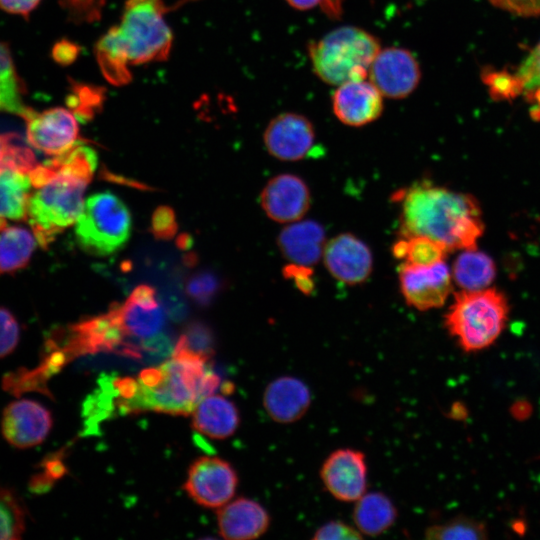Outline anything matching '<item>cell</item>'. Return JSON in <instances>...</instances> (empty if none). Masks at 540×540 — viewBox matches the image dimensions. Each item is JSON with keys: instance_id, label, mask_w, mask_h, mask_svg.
Instances as JSON below:
<instances>
[{"instance_id": "obj_1", "label": "cell", "mask_w": 540, "mask_h": 540, "mask_svg": "<svg viewBox=\"0 0 540 540\" xmlns=\"http://www.w3.org/2000/svg\"><path fill=\"white\" fill-rule=\"evenodd\" d=\"M207 361L176 345L172 357L163 364L143 370L137 378L115 379L109 392L121 412L188 415L220 384Z\"/></svg>"}, {"instance_id": "obj_2", "label": "cell", "mask_w": 540, "mask_h": 540, "mask_svg": "<svg viewBox=\"0 0 540 540\" xmlns=\"http://www.w3.org/2000/svg\"><path fill=\"white\" fill-rule=\"evenodd\" d=\"M97 164L96 151L77 142L30 171L33 189L26 219L41 247L46 248L59 233L76 223L84 207V191Z\"/></svg>"}, {"instance_id": "obj_3", "label": "cell", "mask_w": 540, "mask_h": 540, "mask_svg": "<svg viewBox=\"0 0 540 540\" xmlns=\"http://www.w3.org/2000/svg\"><path fill=\"white\" fill-rule=\"evenodd\" d=\"M394 198L402 236H426L448 251L476 248L484 224L473 196L421 182L396 192Z\"/></svg>"}, {"instance_id": "obj_4", "label": "cell", "mask_w": 540, "mask_h": 540, "mask_svg": "<svg viewBox=\"0 0 540 540\" xmlns=\"http://www.w3.org/2000/svg\"><path fill=\"white\" fill-rule=\"evenodd\" d=\"M381 45L370 32L356 26H340L312 42L308 55L315 75L338 86L368 78V71Z\"/></svg>"}, {"instance_id": "obj_5", "label": "cell", "mask_w": 540, "mask_h": 540, "mask_svg": "<svg viewBox=\"0 0 540 540\" xmlns=\"http://www.w3.org/2000/svg\"><path fill=\"white\" fill-rule=\"evenodd\" d=\"M509 313L506 297L493 288L455 294L445 315V327L466 352L492 345L502 333Z\"/></svg>"}, {"instance_id": "obj_6", "label": "cell", "mask_w": 540, "mask_h": 540, "mask_svg": "<svg viewBox=\"0 0 540 540\" xmlns=\"http://www.w3.org/2000/svg\"><path fill=\"white\" fill-rule=\"evenodd\" d=\"M164 0H126L116 26L130 65L163 61L173 42L165 20Z\"/></svg>"}, {"instance_id": "obj_7", "label": "cell", "mask_w": 540, "mask_h": 540, "mask_svg": "<svg viewBox=\"0 0 540 540\" xmlns=\"http://www.w3.org/2000/svg\"><path fill=\"white\" fill-rule=\"evenodd\" d=\"M132 218L126 204L109 191L91 195L75 224L78 244L86 252L107 256L121 250L130 238Z\"/></svg>"}, {"instance_id": "obj_8", "label": "cell", "mask_w": 540, "mask_h": 540, "mask_svg": "<svg viewBox=\"0 0 540 540\" xmlns=\"http://www.w3.org/2000/svg\"><path fill=\"white\" fill-rule=\"evenodd\" d=\"M33 152L13 143L0 166V231L10 221L27 218L32 183L30 171L37 165Z\"/></svg>"}, {"instance_id": "obj_9", "label": "cell", "mask_w": 540, "mask_h": 540, "mask_svg": "<svg viewBox=\"0 0 540 540\" xmlns=\"http://www.w3.org/2000/svg\"><path fill=\"white\" fill-rule=\"evenodd\" d=\"M125 341H142V345L161 335L164 327V312L157 300L155 290L148 285L136 287L121 304L110 308ZM129 355H132L126 342Z\"/></svg>"}, {"instance_id": "obj_10", "label": "cell", "mask_w": 540, "mask_h": 540, "mask_svg": "<svg viewBox=\"0 0 540 540\" xmlns=\"http://www.w3.org/2000/svg\"><path fill=\"white\" fill-rule=\"evenodd\" d=\"M368 79L389 99H403L412 94L421 79L415 56L401 47L381 48L370 65Z\"/></svg>"}, {"instance_id": "obj_11", "label": "cell", "mask_w": 540, "mask_h": 540, "mask_svg": "<svg viewBox=\"0 0 540 540\" xmlns=\"http://www.w3.org/2000/svg\"><path fill=\"white\" fill-rule=\"evenodd\" d=\"M237 485V473L228 462L201 457L190 466L184 488L199 505L220 508L232 499Z\"/></svg>"}, {"instance_id": "obj_12", "label": "cell", "mask_w": 540, "mask_h": 540, "mask_svg": "<svg viewBox=\"0 0 540 540\" xmlns=\"http://www.w3.org/2000/svg\"><path fill=\"white\" fill-rule=\"evenodd\" d=\"M367 476L365 454L353 448L334 450L320 468L325 489L342 502H355L366 493Z\"/></svg>"}, {"instance_id": "obj_13", "label": "cell", "mask_w": 540, "mask_h": 540, "mask_svg": "<svg viewBox=\"0 0 540 540\" xmlns=\"http://www.w3.org/2000/svg\"><path fill=\"white\" fill-rule=\"evenodd\" d=\"M399 285L406 303L420 311L441 307L452 290V276L444 261L430 266L403 263Z\"/></svg>"}, {"instance_id": "obj_14", "label": "cell", "mask_w": 540, "mask_h": 540, "mask_svg": "<svg viewBox=\"0 0 540 540\" xmlns=\"http://www.w3.org/2000/svg\"><path fill=\"white\" fill-rule=\"evenodd\" d=\"M24 120L28 143L46 155L57 156L78 142L77 117L69 109L33 110Z\"/></svg>"}, {"instance_id": "obj_15", "label": "cell", "mask_w": 540, "mask_h": 540, "mask_svg": "<svg viewBox=\"0 0 540 540\" xmlns=\"http://www.w3.org/2000/svg\"><path fill=\"white\" fill-rule=\"evenodd\" d=\"M270 155L283 161L302 160L315 148L316 133L304 115L284 112L274 117L263 135Z\"/></svg>"}, {"instance_id": "obj_16", "label": "cell", "mask_w": 540, "mask_h": 540, "mask_svg": "<svg viewBox=\"0 0 540 540\" xmlns=\"http://www.w3.org/2000/svg\"><path fill=\"white\" fill-rule=\"evenodd\" d=\"M51 427L50 411L37 401L16 400L3 411L2 433L14 447L30 448L39 445L48 436Z\"/></svg>"}, {"instance_id": "obj_17", "label": "cell", "mask_w": 540, "mask_h": 540, "mask_svg": "<svg viewBox=\"0 0 540 540\" xmlns=\"http://www.w3.org/2000/svg\"><path fill=\"white\" fill-rule=\"evenodd\" d=\"M384 96L368 79L344 82L332 95V110L343 124L360 127L378 119L384 109Z\"/></svg>"}, {"instance_id": "obj_18", "label": "cell", "mask_w": 540, "mask_h": 540, "mask_svg": "<svg viewBox=\"0 0 540 540\" xmlns=\"http://www.w3.org/2000/svg\"><path fill=\"white\" fill-rule=\"evenodd\" d=\"M322 257L330 274L348 285L363 283L372 272L370 248L350 233H342L326 241Z\"/></svg>"}, {"instance_id": "obj_19", "label": "cell", "mask_w": 540, "mask_h": 540, "mask_svg": "<svg viewBox=\"0 0 540 540\" xmlns=\"http://www.w3.org/2000/svg\"><path fill=\"white\" fill-rule=\"evenodd\" d=\"M260 204L270 219L289 224L305 216L311 204V194L300 177L289 173L279 174L263 188Z\"/></svg>"}, {"instance_id": "obj_20", "label": "cell", "mask_w": 540, "mask_h": 540, "mask_svg": "<svg viewBox=\"0 0 540 540\" xmlns=\"http://www.w3.org/2000/svg\"><path fill=\"white\" fill-rule=\"evenodd\" d=\"M307 384L294 376H281L271 381L263 394V405L269 417L281 424L301 419L311 404Z\"/></svg>"}, {"instance_id": "obj_21", "label": "cell", "mask_w": 540, "mask_h": 540, "mask_svg": "<svg viewBox=\"0 0 540 540\" xmlns=\"http://www.w3.org/2000/svg\"><path fill=\"white\" fill-rule=\"evenodd\" d=\"M217 515L219 532L228 540L258 538L270 525L267 510L257 501L248 498H238L225 504Z\"/></svg>"}, {"instance_id": "obj_22", "label": "cell", "mask_w": 540, "mask_h": 540, "mask_svg": "<svg viewBox=\"0 0 540 540\" xmlns=\"http://www.w3.org/2000/svg\"><path fill=\"white\" fill-rule=\"evenodd\" d=\"M325 230L313 220L289 223L278 235L277 245L290 263L312 266L323 256Z\"/></svg>"}, {"instance_id": "obj_23", "label": "cell", "mask_w": 540, "mask_h": 540, "mask_svg": "<svg viewBox=\"0 0 540 540\" xmlns=\"http://www.w3.org/2000/svg\"><path fill=\"white\" fill-rule=\"evenodd\" d=\"M192 425L199 433L213 439H225L235 433L240 415L235 404L221 395L204 397L194 409Z\"/></svg>"}, {"instance_id": "obj_24", "label": "cell", "mask_w": 540, "mask_h": 540, "mask_svg": "<svg viewBox=\"0 0 540 540\" xmlns=\"http://www.w3.org/2000/svg\"><path fill=\"white\" fill-rule=\"evenodd\" d=\"M398 516L393 501L382 492H369L355 501V527L367 536H378L390 529Z\"/></svg>"}, {"instance_id": "obj_25", "label": "cell", "mask_w": 540, "mask_h": 540, "mask_svg": "<svg viewBox=\"0 0 540 540\" xmlns=\"http://www.w3.org/2000/svg\"><path fill=\"white\" fill-rule=\"evenodd\" d=\"M496 275L494 261L485 253L474 249L463 250L456 258L452 277L462 290L488 288Z\"/></svg>"}, {"instance_id": "obj_26", "label": "cell", "mask_w": 540, "mask_h": 540, "mask_svg": "<svg viewBox=\"0 0 540 540\" xmlns=\"http://www.w3.org/2000/svg\"><path fill=\"white\" fill-rule=\"evenodd\" d=\"M34 234L19 226H8L0 231V274L24 268L36 247Z\"/></svg>"}, {"instance_id": "obj_27", "label": "cell", "mask_w": 540, "mask_h": 540, "mask_svg": "<svg viewBox=\"0 0 540 540\" xmlns=\"http://www.w3.org/2000/svg\"><path fill=\"white\" fill-rule=\"evenodd\" d=\"M95 54L103 75L110 83L121 85L130 80L131 74L128 69L130 63L116 26L110 28L100 38L95 47Z\"/></svg>"}, {"instance_id": "obj_28", "label": "cell", "mask_w": 540, "mask_h": 540, "mask_svg": "<svg viewBox=\"0 0 540 540\" xmlns=\"http://www.w3.org/2000/svg\"><path fill=\"white\" fill-rule=\"evenodd\" d=\"M23 84L17 75L8 47L0 42V112L27 118L33 109L23 102Z\"/></svg>"}, {"instance_id": "obj_29", "label": "cell", "mask_w": 540, "mask_h": 540, "mask_svg": "<svg viewBox=\"0 0 540 540\" xmlns=\"http://www.w3.org/2000/svg\"><path fill=\"white\" fill-rule=\"evenodd\" d=\"M447 252L441 243L420 235L402 236L392 248L396 259L414 266H430L442 262Z\"/></svg>"}, {"instance_id": "obj_30", "label": "cell", "mask_w": 540, "mask_h": 540, "mask_svg": "<svg viewBox=\"0 0 540 540\" xmlns=\"http://www.w3.org/2000/svg\"><path fill=\"white\" fill-rule=\"evenodd\" d=\"M519 87L531 104V115L540 120V42L513 74Z\"/></svg>"}, {"instance_id": "obj_31", "label": "cell", "mask_w": 540, "mask_h": 540, "mask_svg": "<svg viewBox=\"0 0 540 540\" xmlns=\"http://www.w3.org/2000/svg\"><path fill=\"white\" fill-rule=\"evenodd\" d=\"M425 537L437 540H481L488 537V530L485 523L460 516L429 526L425 530Z\"/></svg>"}, {"instance_id": "obj_32", "label": "cell", "mask_w": 540, "mask_h": 540, "mask_svg": "<svg viewBox=\"0 0 540 540\" xmlns=\"http://www.w3.org/2000/svg\"><path fill=\"white\" fill-rule=\"evenodd\" d=\"M26 511L10 489L0 486V539L21 538L25 531Z\"/></svg>"}, {"instance_id": "obj_33", "label": "cell", "mask_w": 540, "mask_h": 540, "mask_svg": "<svg viewBox=\"0 0 540 540\" xmlns=\"http://www.w3.org/2000/svg\"><path fill=\"white\" fill-rule=\"evenodd\" d=\"M103 102L102 92L99 88L88 85H75L72 95L69 96L68 106L80 121H86L94 116Z\"/></svg>"}, {"instance_id": "obj_34", "label": "cell", "mask_w": 540, "mask_h": 540, "mask_svg": "<svg viewBox=\"0 0 540 540\" xmlns=\"http://www.w3.org/2000/svg\"><path fill=\"white\" fill-rule=\"evenodd\" d=\"M176 345L209 359L213 353L212 333L202 324H193L181 335Z\"/></svg>"}, {"instance_id": "obj_35", "label": "cell", "mask_w": 540, "mask_h": 540, "mask_svg": "<svg viewBox=\"0 0 540 540\" xmlns=\"http://www.w3.org/2000/svg\"><path fill=\"white\" fill-rule=\"evenodd\" d=\"M219 287L220 283L216 276L209 272H201L188 281L187 292L197 302L206 304L212 300Z\"/></svg>"}, {"instance_id": "obj_36", "label": "cell", "mask_w": 540, "mask_h": 540, "mask_svg": "<svg viewBox=\"0 0 540 540\" xmlns=\"http://www.w3.org/2000/svg\"><path fill=\"white\" fill-rule=\"evenodd\" d=\"M19 324L6 308H0V358L9 355L19 342Z\"/></svg>"}, {"instance_id": "obj_37", "label": "cell", "mask_w": 540, "mask_h": 540, "mask_svg": "<svg viewBox=\"0 0 540 540\" xmlns=\"http://www.w3.org/2000/svg\"><path fill=\"white\" fill-rule=\"evenodd\" d=\"M362 533L342 520H331L321 525L313 534L314 540H355L362 539Z\"/></svg>"}, {"instance_id": "obj_38", "label": "cell", "mask_w": 540, "mask_h": 540, "mask_svg": "<svg viewBox=\"0 0 540 540\" xmlns=\"http://www.w3.org/2000/svg\"><path fill=\"white\" fill-rule=\"evenodd\" d=\"M284 277L293 281L298 290L306 295L313 292L315 282L310 266L289 263L284 267Z\"/></svg>"}, {"instance_id": "obj_39", "label": "cell", "mask_w": 540, "mask_h": 540, "mask_svg": "<svg viewBox=\"0 0 540 540\" xmlns=\"http://www.w3.org/2000/svg\"><path fill=\"white\" fill-rule=\"evenodd\" d=\"M285 2L298 11L319 7L330 18H339L343 12L342 0H285Z\"/></svg>"}, {"instance_id": "obj_40", "label": "cell", "mask_w": 540, "mask_h": 540, "mask_svg": "<svg viewBox=\"0 0 540 540\" xmlns=\"http://www.w3.org/2000/svg\"><path fill=\"white\" fill-rule=\"evenodd\" d=\"M174 214L168 207H160L153 215L152 230L157 237L170 238L176 231Z\"/></svg>"}, {"instance_id": "obj_41", "label": "cell", "mask_w": 540, "mask_h": 540, "mask_svg": "<svg viewBox=\"0 0 540 540\" xmlns=\"http://www.w3.org/2000/svg\"><path fill=\"white\" fill-rule=\"evenodd\" d=\"M495 6L521 16L540 14V0H490Z\"/></svg>"}, {"instance_id": "obj_42", "label": "cell", "mask_w": 540, "mask_h": 540, "mask_svg": "<svg viewBox=\"0 0 540 540\" xmlns=\"http://www.w3.org/2000/svg\"><path fill=\"white\" fill-rule=\"evenodd\" d=\"M79 54V47L68 40L58 42L52 51L53 58L60 64H70Z\"/></svg>"}, {"instance_id": "obj_43", "label": "cell", "mask_w": 540, "mask_h": 540, "mask_svg": "<svg viewBox=\"0 0 540 540\" xmlns=\"http://www.w3.org/2000/svg\"><path fill=\"white\" fill-rule=\"evenodd\" d=\"M41 0H0V8L27 17Z\"/></svg>"}, {"instance_id": "obj_44", "label": "cell", "mask_w": 540, "mask_h": 540, "mask_svg": "<svg viewBox=\"0 0 540 540\" xmlns=\"http://www.w3.org/2000/svg\"><path fill=\"white\" fill-rule=\"evenodd\" d=\"M19 137L13 133L0 134V166L3 164L11 146Z\"/></svg>"}, {"instance_id": "obj_45", "label": "cell", "mask_w": 540, "mask_h": 540, "mask_svg": "<svg viewBox=\"0 0 540 540\" xmlns=\"http://www.w3.org/2000/svg\"><path fill=\"white\" fill-rule=\"evenodd\" d=\"M531 408L528 403L518 402L514 406L512 413L516 418H525L530 414Z\"/></svg>"}]
</instances>
